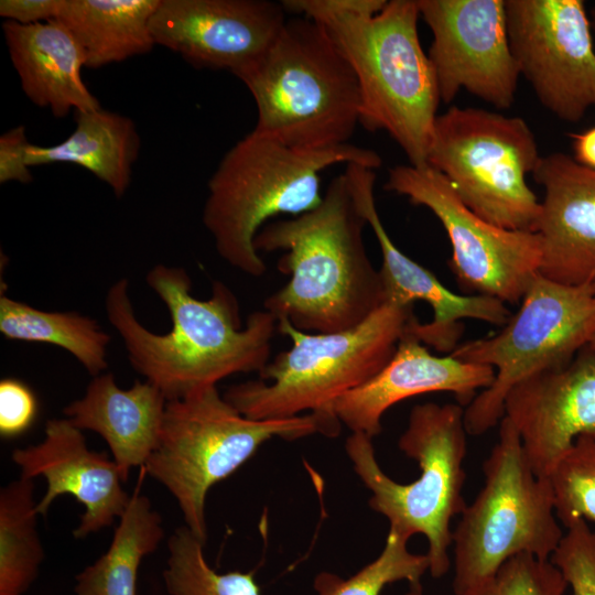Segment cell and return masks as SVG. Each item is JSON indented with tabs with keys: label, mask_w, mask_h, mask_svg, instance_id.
<instances>
[{
	"label": "cell",
	"mask_w": 595,
	"mask_h": 595,
	"mask_svg": "<svg viewBox=\"0 0 595 595\" xmlns=\"http://www.w3.org/2000/svg\"><path fill=\"white\" fill-rule=\"evenodd\" d=\"M145 281L169 310L167 333L155 334L139 322L126 278L109 288L106 313L133 369L167 401L216 386L234 374H259L270 361L278 321L269 311L250 313L242 326L238 300L225 283L214 281L210 298L198 300L188 273L178 267L156 264Z\"/></svg>",
	"instance_id": "cell-1"
},
{
	"label": "cell",
	"mask_w": 595,
	"mask_h": 595,
	"mask_svg": "<svg viewBox=\"0 0 595 595\" xmlns=\"http://www.w3.org/2000/svg\"><path fill=\"white\" fill-rule=\"evenodd\" d=\"M286 11L322 25L357 77L359 123L386 131L414 166L428 165L437 82L419 34L416 0H284Z\"/></svg>",
	"instance_id": "cell-2"
},
{
	"label": "cell",
	"mask_w": 595,
	"mask_h": 595,
	"mask_svg": "<svg viewBox=\"0 0 595 595\" xmlns=\"http://www.w3.org/2000/svg\"><path fill=\"white\" fill-rule=\"evenodd\" d=\"M366 225L344 173L329 182L314 209L267 223L255 249L282 250L278 269L290 280L264 300V310L307 333L342 332L367 320L385 295L364 244Z\"/></svg>",
	"instance_id": "cell-3"
},
{
	"label": "cell",
	"mask_w": 595,
	"mask_h": 595,
	"mask_svg": "<svg viewBox=\"0 0 595 595\" xmlns=\"http://www.w3.org/2000/svg\"><path fill=\"white\" fill-rule=\"evenodd\" d=\"M338 163L374 170L381 158L372 150L346 143L326 149H299L251 131L223 156L210 176L203 224L217 253L231 267L261 277L266 263L253 239L278 215L293 217L320 205L321 172Z\"/></svg>",
	"instance_id": "cell-4"
},
{
	"label": "cell",
	"mask_w": 595,
	"mask_h": 595,
	"mask_svg": "<svg viewBox=\"0 0 595 595\" xmlns=\"http://www.w3.org/2000/svg\"><path fill=\"white\" fill-rule=\"evenodd\" d=\"M257 107L253 131L299 149L348 143L361 98L350 64L317 22L290 18L266 53L237 76Z\"/></svg>",
	"instance_id": "cell-5"
},
{
	"label": "cell",
	"mask_w": 595,
	"mask_h": 595,
	"mask_svg": "<svg viewBox=\"0 0 595 595\" xmlns=\"http://www.w3.org/2000/svg\"><path fill=\"white\" fill-rule=\"evenodd\" d=\"M340 424L335 416L315 412L288 419H248L216 386H209L166 402L159 445L142 469L172 494L185 526L206 544L205 501L212 486L229 477L274 437L336 436Z\"/></svg>",
	"instance_id": "cell-6"
},
{
	"label": "cell",
	"mask_w": 595,
	"mask_h": 595,
	"mask_svg": "<svg viewBox=\"0 0 595 595\" xmlns=\"http://www.w3.org/2000/svg\"><path fill=\"white\" fill-rule=\"evenodd\" d=\"M413 316V305L386 302L361 324L336 333L302 332L279 320L291 348L270 359L258 380L231 386L224 398L252 420L336 416V400L386 366Z\"/></svg>",
	"instance_id": "cell-7"
},
{
	"label": "cell",
	"mask_w": 595,
	"mask_h": 595,
	"mask_svg": "<svg viewBox=\"0 0 595 595\" xmlns=\"http://www.w3.org/2000/svg\"><path fill=\"white\" fill-rule=\"evenodd\" d=\"M466 435L463 405H414L398 442L400 451L415 459L421 470L409 484L397 483L383 473L368 435L351 433L345 444L355 473L371 491L370 508L388 519L389 530L408 540L416 533L426 538L429 572L435 578L450 570L451 521L467 506L463 497Z\"/></svg>",
	"instance_id": "cell-8"
},
{
	"label": "cell",
	"mask_w": 595,
	"mask_h": 595,
	"mask_svg": "<svg viewBox=\"0 0 595 595\" xmlns=\"http://www.w3.org/2000/svg\"><path fill=\"white\" fill-rule=\"evenodd\" d=\"M483 473L482 489L453 530L455 595L486 581L515 555L550 560L564 534L550 479L534 474L507 416L500 420L498 441Z\"/></svg>",
	"instance_id": "cell-9"
},
{
	"label": "cell",
	"mask_w": 595,
	"mask_h": 595,
	"mask_svg": "<svg viewBox=\"0 0 595 595\" xmlns=\"http://www.w3.org/2000/svg\"><path fill=\"white\" fill-rule=\"evenodd\" d=\"M541 156L536 136L522 118L453 106L435 119L428 165L486 221L537 232L541 202L527 176Z\"/></svg>",
	"instance_id": "cell-10"
},
{
	"label": "cell",
	"mask_w": 595,
	"mask_h": 595,
	"mask_svg": "<svg viewBox=\"0 0 595 595\" xmlns=\"http://www.w3.org/2000/svg\"><path fill=\"white\" fill-rule=\"evenodd\" d=\"M594 335L592 283L569 285L539 274L500 332L461 344L450 354L496 371L493 383L464 410L467 434L480 435L495 426L505 415V400L515 386L566 365Z\"/></svg>",
	"instance_id": "cell-11"
},
{
	"label": "cell",
	"mask_w": 595,
	"mask_h": 595,
	"mask_svg": "<svg viewBox=\"0 0 595 595\" xmlns=\"http://www.w3.org/2000/svg\"><path fill=\"white\" fill-rule=\"evenodd\" d=\"M430 209L452 245L448 267L464 292L519 303L540 274L538 232L497 227L472 212L430 165H397L383 186Z\"/></svg>",
	"instance_id": "cell-12"
},
{
	"label": "cell",
	"mask_w": 595,
	"mask_h": 595,
	"mask_svg": "<svg viewBox=\"0 0 595 595\" xmlns=\"http://www.w3.org/2000/svg\"><path fill=\"white\" fill-rule=\"evenodd\" d=\"M511 53L540 102L578 122L595 108V45L583 0H505Z\"/></svg>",
	"instance_id": "cell-13"
},
{
	"label": "cell",
	"mask_w": 595,
	"mask_h": 595,
	"mask_svg": "<svg viewBox=\"0 0 595 595\" xmlns=\"http://www.w3.org/2000/svg\"><path fill=\"white\" fill-rule=\"evenodd\" d=\"M433 41L428 56L441 101L462 89L508 109L515 101L517 63L510 50L505 0H416Z\"/></svg>",
	"instance_id": "cell-14"
},
{
	"label": "cell",
	"mask_w": 595,
	"mask_h": 595,
	"mask_svg": "<svg viewBox=\"0 0 595 595\" xmlns=\"http://www.w3.org/2000/svg\"><path fill=\"white\" fill-rule=\"evenodd\" d=\"M286 13L282 1L160 0L150 30L155 44L195 67L237 77L270 47Z\"/></svg>",
	"instance_id": "cell-15"
},
{
	"label": "cell",
	"mask_w": 595,
	"mask_h": 595,
	"mask_svg": "<svg viewBox=\"0 0 595 595\" xmlns=\"http://www.w3.org/2000/svg\"><path fill=\"white\" fill-rule=\"evenodd\" d=\"M343 173L381 250L382 264L379 272L385 303L414 305L415 301L420 300L432 307L433 318L430 322L420 323L413 316L407 325V332L422 344L451 354L463 335V320H478L496 326H504L508 322L511 313L504 302L484 295L456 294L443 285L430 270L398 249L377 210L374 169L348 163Z\"/></svg>",
	"instance_id": "cell-16"
},
{
	"label": "cell",
	"mask_w": 595,
	"mask_h": 595,
	"mask_svg": "<svg viewBox=\"0 0 595 595\" xmlns=\"http://www.w3.org/2000/svg\"><path fill=\"white\" fill-rule=\"evenodd\" d=\"M504 416L515 425L534 474L549 478L577 436L595 434V346L515 386Z\"/></svg>",
	"instance_id": "cell-17"
},
{
	"label": "cell",
	"mask_w": 595,
	"mask_h": 595,
	"mask_svg": "<svg viewBox=\"0 0 595 595\" xmlns=\"http://www.w3.org/2000/svg\"><path fill=\"white\" fill-rule=\"evenodd\" d=\"M44 440L35 445L15 448L11 458L21 477L43 476L46 490L35 511L46 515L55 498L72 495L85 507L76 539L86 538L120 518L131 496L122 488V475L105 452L90 451L82 430L68 419H51L45 423Z\"/></svg>",
	"instance_id": "cell-18"
},
{
	"label": "cell",
	"mask_w": 595,
	"mask_h": 595,
	"mask_svg": "<svg viewBox=\"0 0 595 595\" xmlns=\"http://www.w3.org/2000/svg\"><path fill=\"white\" fill-rule=\"evenodd\" d=\"M407 328V327H405ZM496 371L487 365L463 361L448 354L435 356L404 331L386 366L361 386L339 397L334 404L338 421L351 433L374 437L381 432V418L398 402L430 392H451L468 405L478 389L488 388Z\"/></svg>",
	"instance_id": "cell-19"
},
{
	"label": "cell",
	"mask_w": 595,
	"mask_h": 595,
	"mask_svg": "<svg viewBox=\"0 0 595 595\" xmlns=\"http://www.w3.org/2000/svg\"><path fill=\"white\" fill-rule=\"evenodd\" d=\"M544 190L537 232L541 238L540 274L582 285L595 277V170L572 155H542L532 173Z\"/></svg>",
	"instance_id": "cell-20"
},
{
	"label": "cell",
	"mask_w": 595,
	"mask_h": 595,
	"mask_svg": "<svg viewBox=\"0 0 595 595\" xmlns=\"http://www.w3.org/2000/svg\"><path fill=\"white\" fill-rule=\"evenodd\" d=\"M167 400L149 381L121 389L112 374L93 377L83 398L64 408L79 430L98 433L110 448L123 482L131 468L143 467L159 445Z\"/></svg>",
	"instance_id": "cell-21"
},
{
	"label": "cell",
	"mask_w": 595,
	"mask_h": 595,
	"mask_svg": "<svg viewBox=\"0 0 595 595\" xmlns=\"http://www.w3.org/2000/svg\"><path fill=\"white\" fill-rule=\"evenodd\" d=\"M2 30L21 88L34 105L48 108L55 118L101 107L83 80L82 50L60 21H6Z\"/></svg>",
	"instance_id": "cell-22"
},
{
	"label": "cell",
	"mask_w": 595,
	"mask_h": 595,
	"mask_svg": "<svg viewBox=\"0 0 595 595\" xmlns=\"http://www.w3.org/2000/svg\"><path fill=\"white\" fill-rule=\"evenodd\" d=\"M74 118L75 129L64 141L50 147L30 143L28 165H79L106 183L117 197H121L130 186L132 167L140 150L134 122L101 107L75 111Z\"/></svg>",
	"instance_id": "cell-23"
},
{
	"label": "cell",
	"mask_w": 595,
	"mask_h": 595,
	"mask_svg": "<svg viewBox=\"0 0 595 595\" xmlns=\"http://www.w3.org/2000/svg\"><path fill=\"white\" fill-rule=\"evenodd\" d=\"M160 0H62L55 20L78 43L85 67L142 55L155 45L150 21Z\"/></svg>",
	"instance_id": "cell-24"
},
{
	"label": "cell",
	"mask_w": 595,
	"mask_h": 595,
	"mask_svg": "<svg viewBox=\"0 0 595 595\" xmlns=\"http://www.w3.org/2000/svg\"><path fill=\"white\" fill-rule=\"evenodd\" d=\"M109 549L76 575L73 595H138V570L164 537L162 518L137 489L119 518Z\"/></svg>",
	"instance_id": "cell-25"
},
{
	"label": "cell",
	"mask_w": 595,
	"mask_h": 595,
	"mask_svg": "<svg viewBox=\"0 0 595 595\" xmlns=\"http://www.w3.org/2000/svg\"><path fill=\"white\" fill-rule=\"evenodd\" d=\"M1 280L0 333L8 339L45 343L71 353L96 377L107 368L110 336L99 324L77 312H47L10 299Z\"/></svg>",
	"instance_id": "cell-26"
},
{
	"label": "cell",
	"mask_w": 595,
	"mask_h": 595,
	"mask_svg": "<svg viewBox=\"0 0 595 595\" xmlns=\"http://www.w3.org/2000/svg\"><path fill=\"white\" fill-rule=\"evenodd\" d=\"M33 479L0 491V595H23L36 578L44 550L36 530Z\"/></svg>",
	"instance_id": "cell-27"
},
{
	"label": "cell",
	"mask_w": 595,
	"mask_h": 595,
	"mask_svg": "<svg viewBox=\"0 0 595 595\" xmlns=\"http://www.w3.org/2000/svg\"><path fill=\"white\" fill-rule=\"evenodd\" d=\"M204 547L187 526L169 538L163 578L170 595H261L253 571L220 574L207 563Z\"/></svg>",
	"instance_id": "cell-28"
},
{
	"label": "cell",
	"mask_w": 595,
	"mask_h": 595,
	"mask_svg": "<svg viewBox=\"0 0 595 595\" xmlns=\"http://www.w3.org/2000/svg\"><path fill=\"white\" fill-rule=\"evenodd\" d=\"M408 541L389 530L385 547L376 560L349 578L328 572L318 573L314 578L315 591L318 595H379L390 583L402 580L420 582L429 571V558L426 553L410 552Z\"/></svg>",
	"instance_id": "cell-29"
},
{
	"label": "cell",
	"mask_w": 595,
	"mask_h": 595,
	"mask_svg": "<svg viewBox=\"0 0 595 595\" xmlns=\"http://www.w3.org/2000/svg\"><path fill=\"white\" fill-rule=\"evenodd\" d=\"M558 519L567 526L583 518L595 523V434H582L549 476Z\"/></svg>",
	"instance_id": "cell-30"
},
{
	"label": "cell",
	"mask_w": 595,
	"mask_h": 595,
	"mask_svg": "<svg viewBox=\"0 0 595 595\" xmlns=\"http://www.w3.org/2000/svg\"><path fill=\"white\" fill-rule=\"evenodd\" d=\"M567 582L550 561L521 553L464 595H564Z\"/></svg>",
	"instance_id": "cell-31"
},
{
	"label": "cell",
	"mask_w": 595,
	"mask_h": 595,
	"mask_svg": "<svg viewBox=\"0 0 595 595\" xmlns=\"http://www.w3.org/2000/svg\"><path fill=\"white\" fill-rule=\"evenodd\" d=\"M550 561L561 571L572 595H595V531L583 518L573 519Z\"/></svg>",
	"instance_id": "cell-32"
},
{
	"label": "cell",
	"mask_w": 595,
	"mask_h": 595,
	"mask_svg": "<svg viewBox=\"0 0 595 595\" xmlns=\"http://www.w3.org/2000/svg\"><path fill=\"white\" fill-rule=\"evenodd\" d=\"M37 401L33 391L15 378L0 381V435L12 439L25 433L34 423Z\"/></svg>",
	"instance_id": "cell-33"
},
{
	"label": "cell",
	"mask_w": 595,
	"mask_h": 595,
	"mask_svg": "<svg viewBox=\"0 0 595 595\" xmlns=\"http://www.w3.org/2000/svg\"><path fill=\"white\" fill-rule=\"evenodd\" d=\"M29 145L24 126L12 128L0 137V183L32 182L26 162Z\"/></svg>",
	"instance_id": "cell-34"
},
{
	"label": "cell",
	"mask_w": 595,
	"mask_h": 595,
	"mask_svg": "<svg viewBox=\"0 0 595 595\" xmlns=\"http://www.w3.org/2000/svg\"><path fill=\"white\" fill-rule=\"evenodd\" d=\"M62 0H1L0 17L22 25L55 20Z\"/></svg>",
	"instance_id": "cell-35"
},
{
	"label": "cell",
	"mask_w": 595,
	"mask_h": 595,
	"mask_svg": "<svg viewBox=\"0 0 595 595\" xmlns=\"http://www.w3.org/2000/svg\"><path fill=\"white\" fill-rule=\"evenodd\" d=\"M573 158L580 164L595 170V126L582 132H571Z\"/></svg>",
	"instance_id": "cell-36"
},
{
	"label": "cell",
	"mask_w": 595,
	"mask_h": 595,
	"mask_svg": "<svg viewBox=\"0 0 595 595\" xmlns=\"http://www.w3.org/2000/svg\"><path fill=\"white\" fill-rule=\"evenodd\" d=\"M405 595H424L421 582L409 583V591Z\"/></svg>",
	"instance_id": "cell-37"
},
{
	"label": "cell",
	"mask_w": 595,
	"mask_h": 595,
	"mask_svg": "<svg viewBox=\"0 0 595 595\" xmlns=\"http://www.w3.org/2000/svg\"><path fill=\"white\" fill-rule=\"evenodd\" d=\"M589 20H591L592 28L595 31V4L592 7L589 11Z\"/></svg>",
	"instance_id": "cell-38"
},
{
	"label": "cell",
	"mask_w": 595,
	"mask_h": 595,
	"mask_svg": "<svg viewBox=\"0 0 595 595\" xmlns=\"http://www.w3.org/2000/svg\"><path fill=\"white\" fill-rule=\"evenodd\" d=\"M589 344H592L593 346H595V335H594V337H593V339H592V342H591Z\"/></svg>",
	"instance_id": "cell-39"
},
{
	"label": "cell",
	"mask_w": 595,
	"mask_h": 595,
	"mask_svg": "<svg viewBox=\"0 0 595 595\" xmlns=\"http://www.w3.org/2000/svg\"><path fill=\"white\" fill-rule=\"evenodd\" d=\"M592 285H593V288H594V290H595V277H594V279H593V281H592Z\"/></svg>",
	"instance_id": "cell-40"
}]
</instances>
